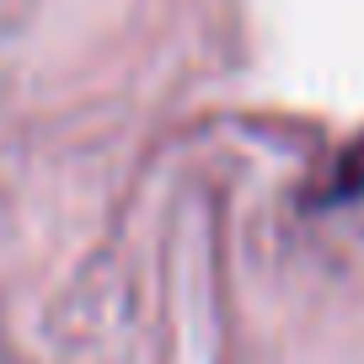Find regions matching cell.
<instances>
[{
	"label": "cell",
	"instance_id": "6da1fadb",
	"mask_svg": "<svg viewBox=\"0 0 364 364\" xmlns=\"http://www.w3.org/2000/svg\"><path fill=\"white\" fill-rule=\"evenodd\" d=\"M364 193V139H353L338 161V177H332V198H359Z\"/></svg>",
	"mask_w": 364,
	"mask_h": 364
}]
</instances>
